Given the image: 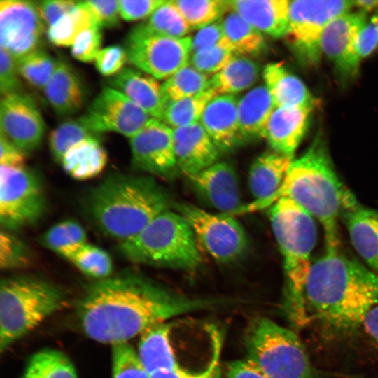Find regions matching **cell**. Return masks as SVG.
Masks as SVG:
<instances>
[{"mask_svg":"<svg viewBox=\"0 0 378 378\" xmlns=\"http://www.w3.org/2000/svg\"><path fill=\"white\" fill-rule=\"evenodd\" d=\"M354 7L359 8V10L365 13L372 10H378V0H358L353 1Z\"/></svg>","mask_w":378,"mask_h":378,"instance_id":"obj_58","label":"cell"},{"mask_svg":"<svg viewBox=\"0 0 378 378\" xmlns=\"http://www.w3.org/2000/svg\"><path fill=\"white\" fill-rule=\"evenodd\" d=\"M16 62L20 76L39 90L45 88L58 64V60L39 48Z\"/></svg>","mask_w":378,"mask_h":378,"instance_id":"obj_40","label":"cell"},{"mask_svg":"<svg viewBox=\"0 0 378 378\" xmlns=\"http://www.w3.org/2000/svg\"><path fill=\"white\" fill-rule=\"evenodd\" d=\"M85 274L101 280L111 276L113 262L109 254L96 246L86 244L69 260Z\"/></svg>","mask_w":378,"mask_h":378,"instance_id":"obj_41","label":"cell"},{"mask_svg":"<svg viewBox=\"0 0 378 378\" xmlns=\"http://www.w3.org/2000/svg\"><path fill=\"white\" fill-rule=\"evenodd\" d=\"M134 169L162 178H170L178 169L174 154L173 129L151 118L130 138Z\"/></svg>","mask_w":378,"mask_h":378,"instance_id":"obj_15","label":"cell"},{"mask_svg":"<svg viewBox=\"0 0 378 378\" xmlns=\"http://www.w3.org/2000/svg\"><path fill=\"white\" fill-rule=\"evenodd\" d=\"M39 241L45 247L68 260L88 244L84 228L74 220L53 225L41 235Z\"/></svg>","mask_w":378,"mask_h":378,"instance_id":"obj_34","label":"cell"},{"mask_svg":"<svg viewBox=\"0 0 378 378\" xmlns=\"http://www.w3.org/2000/svg\"><path fill=\"white\" fill-rule=\"evenodd\" d=\"M109 86L121 92L152 118L162 120L165 102L157 79L136 68L124 67L108 80Z\"/></svg>","mask_w":378,"mask_h":378,"instance_id":"obj_23","label":"cell"},{"mask_svg":"<svg viewBox=\"0 0 378 378\" xmlns=\"http://www.w3.org/2000/svg\"><path fill=\"white\" fill-rule=\"evenodd\" d=\"M216 363L206 370L193 372L180 368L171 371L157 372L150 375V378H216Z\"/></svg>","mask_w":378,"mask_h":378,"instance_id":"obj_56","label":"cell"},{"mask_svg":"<svg viewBox=\"0 0 378 378\" xmlns=\"http://www.w3.org/2000/svg\"><path fill=\"white\" fill-rule=\"evenodd\" d=\"M169 200L150 178L129 174L110 175L92 188L85 209L94 224L120 243L139 233L161 213Z\"/></svg>","mask_w":378,"mask_h":378,"instance_id":"obj_4","label":"cell"},{"mask_svg":"<svg viewBox=\"0 0 378 378\" xmlns=\"http://www.w3.org/2000/svg\"><path fill=\"white\" fill-rule=\"evenodd\" d=\"M106 162V152L96 136L83 139L71 146L60 164L73 178L86 180L98 175Z\"/></svg>","mask_w":378,"mask_h":378,"instance_id":"obj_30","label":"cell"},{"mask_svg":"<svg viewBox=\"0 0 378 378\" xmlns=\"http://www.w3.org/2000/svg\"><path fill=\"white\" fill-rule=\"evenodd\" d=\"M44 27L38 3L21 0L1 1V48L16 61L39 48Z\"/></svg>","mask_w":378,"mask_h":378,"instance_id":"obj_14","label":"cell"},{"mask_svg":"<svg viewBox=\"0 0 378 378\" xmlns=\"http://www.w3.org/2000/svg\"><path fill=\"white\" fill-rule=\"evenodd\" d=\"M1 132L25 153L41 144L46 125L34 99L22 92L1 97Z\"/></svg>","mask_w":378,"mask_h":378,"instance_id":"obj_17","label":"cell"},{"mask_svg":"<svg viewBox=\"0 0 378 378\" xmlns=\"http://www.w3.org/2000/svg\"><path fill=\"white\" fill-rule=\"evenodd\" d=\"M312 111L309 108L276 107L274 109L263 137L273 151L293 157L306 133Z\"/></svg>","mask_w":378,"mask_h":378,"instance_id":"obj_22","label":"cell"},{"mask_svg":"<svg viewBox=\"0 0 378 378\" xmlns=\"http://www.w3.org/2000/svg\"><path fill=\"white\" fill-rule=\"evenodd\" d=\"M43 90L52 108L60 116L74 115L83 105L85 95L82 83L71 66L63 60H58Z\"/></svg>","mask_w":378,"mask_h":378,"instance_id":"obj_28","label":"cell"},{"mask_svg":"<svg viewBox=\"0 0 378 378\" xmlns=\"http://www.w3.org/2000/svg\"><path fill=\"white\" fill-rule=\"evenodd\" d=\"M80 1L71 0H48L38 2L42 20L49 27L71 11Z\"/></svg>","mask_w":378,"mask_h":378,"instance_id":"obj_53","label":"cell"},{"mask_svg":"<svg viewBox=\"0 0 378 378\" xmlns=\"http://www.w3.org/2000/svg\"><path fill=\"white\" fill-rule=\"evenodd\" d=\"M293 160V157L275 151L258 156L248 173V186L255 200L243 204L234 215L255 212L274 204Z\"/></svg>","mask_w":378,"mask_h":378,"instance_id":"obj_18","label":"cell"},{"mask_svg":"<svg viewBox=\"0 0 378 378\" xmlns=\"http://www.w3.org/2000/svg\"><path fill=\"white\" fill-rule=\"evenodd\" d=\"M65 294L57 286L28 275L5 278L0 284V349L3 353L60 309Z\"/></svg>","mask_w":378,"mask_h":378,"instance_id":"obj_7","label":"cell"},{"mask_svg":"<svg viewBox=\"0 0 378 378\" xmlns=\"http://www.w3.org/2000/svg\"><path fill=\"white\" fill-rule=\"evenodd\" d=\"M259 65L244 56H235L222 70L210 78L209 89L218 95H234L250 89L260 74Z\"/></svg>","mask_w":378,"mask_h":378,"instance_id":"obj_31","label":"cell"},{"mask_svg":"<svg viewBox=\"0 0 378 378\" xmlns=\"http://www.w3.org/2000/svg\"><path fill=\"white\" fill-rule=\"evenodd\" d=\"M112 378H150L127 342L112 345Z\"/></svg>","mask_w":378,"mask_h":378,"instance_id":"obj_43","label":"cell"},{"mask_svg":"<svg viewBox=\"0 0 378 378\" xmlns=\"http://www.w3.org/2000/svg\"><path fill=\"white\" fill-rule=\"evenodd\" d=\"M130 261L155 267L192 270L202 262L194 232L178 212L167 210L139 233L119 244Z\"/></svg>","mask_w":378,"mask_h":378,"instance_id":"obj_6","label":"cell"},{"mask_svg":"<svg viewBox=\"0 0 378 378\" xmlns=\"http://www.w3.org/2000/svg\"><path fill=\"white\" fill-rule=\"evenodd\" d=\"M124 48L127 61L155 79H167L190 63L191 37L170 38L148 30L144 23L128 33Z\"/></svg>","mask_w":378,"mask_h":378,"instance_id":"obj_10","label":"cell"},{"mask_svg":"<svg viewBox=\"0 0 378 378\" xmlns=\"http://www.w3.org/2000/svg\"><path fill=\"white\" fill-rule=\"evenodd\" d=\"M195 190L223 214L234 215L242 206L237 174L226 162H217L188 177Z\"/></svg>","mask_w":378,"mask_h":378,"instance_id":"obj_19","label":"cell"},{"mask_svg":"<svg viewBox=\"0 0 378 378\" xmlns=\"http://www.w3.org/2000/svg\"><path fill=\"white\" fill-rule=\"evenodd\" d=\"M97 134L89 130L79 118L66 120L50 133L49 146L57 162H61L67 150L76 143Z\"/></svg>","mask_w":378,"mask_h":378,"instance_id":"obj_42","label":"cell"},{"mask_svg":"<svg viewBox=\"0 0 378 378\" xmlns=\"http://www.w3.org/2000/svg\"><path fill=\"white\" fill-rule=\"evenodd\" d=\"M235 56L228 46L218 45L192 53L190 64L199 71L209 76L222 70Z\"/></svg>","mask_w":378,"mask_h":378,"instance_id":"obj_45","label":"cell"},{"mask_svg":"<svg viewBox=\"0 0 378 378\" xmlns=\"http://www.w3.org/2000/svg\"><path fill=\"white\" fill-rule=\"evenodd\" d=\"M144 24L150 31L170 38L186 37L191 30L174 0H165Z\"/></svg>","mask_w":378,"mask_h":378,"instance_id":"obj_38","label":"cell"},{"mask_svg":"<svg viewBox=\"0 0 378 378\" xmlns=\"http://www.w3.org/2000/svg\"><path fill=\"white\" fill-rule=\"evenodd\" d=\"M218 45H225L232 49L225 38L221 20L198 29L191 37V55Z\"/></svg>","mask_w":378,"mask_h":378,"instance_id":"obj_49","label":"cell"},{"mask_svg":"<svg viewBox=\"0 0 378 378\" xmlns=\"http://www.w3.org/2000/svg\"><path fill=\"white\" fill-rule=\"evenodd\" d=\"M234 11L262 34L286 36L288 30V0H228Z\"/></svg>","mask_w":378,"mask_h":378,"instance_id":"obj_24","label":"cell"},{"mask_svg":"<svg viewBox=\"0 0 378 378\" xmlns=\"http://www.w3.org/2000/svg\"><path fill=\"white\" fill-rule=\"evenodd\" d=\"M16 60L5 50L0 49V91L1 97L22 92Z\"/></svg>","mask_w":378,"mask_h":378,"instance_id":"obj_47","label":"cell"},{"mask_svg":"<svg viewBox=\"0 0 378 378\" xmlns=\"http://www.w3.org/2000/svg\"><path fill=\"white\" fill-rule=\"evenodd\" d=\"M152 118L121 92L104 87L79 118L92 132L119 133L129 138L136 134Z\"/></svg>","mask_w":378,"mask_h":378,"instance_id":"obj_13","label":"cell"},{"mask_svg":"<svg viewBox=\"0 0 378 378\" xmlns=\"http://www.w3.org/2000/svg\"><path fill=\"white\" fill-rule=\"evenodd\" d=\"M174 1L191 29L198 30L218 21L230 11L228 0Z\"/></svg>","mask_w":378,"mask_h":378,"instance_id":"obj_39","label":"cell"},{"mask_svg":"<svg viewBox=\"0 0 378 378\" xmlns=\"http://www.w3.org/2000/svg\"><path fill=\"white\" fill-rule=\"evenodd\" d=\"M378 48V10L368 19L358 40V52L360 60L370 55Z\"/></svg>","mask_w":378,"mask_h":378,"instance_id":"obj_52","label":"cell"},{"mask_svg":"<svg viewBox=\"0 0 378 378\" xmlns=\"http://www.w3.org/2000/svg\"><path fill=\"white\" fill-rule=\"evenodd\" d=\"M275 108L265 85L254 87L238 99L239 126L243 140L263 138L267 123Z\"/></svg>","mask_w":378,"mask_h":378,"instance_id":"obj_29","label":"cell"},{"mask_svg":"<svg viewBox=\"0 0 378 378\" xmlns=\"http://www.w3.org/2000/svg\"><path fill=\"white\" fill-rule=\"evenodd\" d=\"M353 7V1H290L286 36L304 62L313 65L319 62L321 38L326 27Z\"/></svg>","mask_w":378,"mask_h":378,"instance_id":"obj_12","label":"cell"},{"mask_svg":"<svg viewBox=\"0 0 378 378\" xmlns=\"http://www.w3.org/2000/svg\"><path fill=\"white\" fill-rule=\"evenodd\" d=\"M225 38L236 55L260 53L265 46L263 34L234 11L230 10L221 19Z\"/></svg>","mask_w":378,"mask_h":378,"instance_id":"obj_32","label":"cell"},{"mask_svg":"<svg viewBox=\"0 0 378 378\" xmlns=\"http://www.w3.org/2000/svg\"><path fill=\"white\" fill-rule=\"evenodd\" d=\"M95 25L99 26L95 17L85 2L80 1L75 8L49 27L47 34L55 46H72L82 32Z\"/></svg>","mask_w":378,"mask_h":378,"instance_id":"obj_33","label":"cell"},{"mask_svg":"<svg viewBox=\"0 0 378 378\" xmlns=\"http://www.w3.org/2000/svg\"><path fill=\"white\" fill-rule=\"evenodd\" d=\"M237 105L234 95H218L210 100L201 116L200 123L220 151H229L243 141Z\"/></svg>","mask_w":378,"mask_h":378,"instance_id":"obj_21","label":"cell"},{"mask_svg":"<svg viewBox=\"0 0 378 378\" xmlns=\"http://www.w3.org/2000/svg\"><path fill=\"white\" fill-rule=\"evenodd\" d=\"M341 217L354 248L368 267L378 274V211L357 203Z\"/></svg>","mask_w":378,"mask_h":378,"instance_id":"obj_25","label":"cell"},{"mask_svg":"<svg viewBox=\"0 0 378 378\" xmlns=\"http://www.w3.org/2000/svg\"><path fill=\"white\" fill-rule=\"evenodd\" d=\"M287 197L321 224L326 248L339 247L338 219L358 202L338 177L324 140L318 136L307 150L293 159L275 202Z\"/></svg>","mask_w":378,"mask_h":378,"instance_id":"obj_3","label":"cell"},{"mask_svg":"<svg viewBox=\"0 0 378 378\" xmlns=\"http://www.w3.org/2000/svg\"><path fill=\"white\" fill-rule=\"evenodd\" d=\"M102 28L95 25L82 32L71 46L72 56L83 62L95 60L101 50Z\"/></svg>","mask_w":378,"mask_h":378,"instance_id":"obj_46","label":"cell"},{"mask_svg":"<svg viewBox=\"0 0 378 378\" xmlns=\"http://www.w3.org/2000/svg\"><path fill=\"white\" fill-rule=\"evenodd\" d=\"M214 303L176 296L128 272L90 284L77 302L76 315L88 337L113 345L127 342L169 318Z\"/></svg>","mask_w":378,"mask_h":378,"instance_id":"obj_1","label":"cell"},{"mask_svg":"<svg viewBox=\"0 0 378 378\" xmlns=\"http://www.w3.org/2000/svg\"><path fill=\"white\" fill-rule=\"evenodd\" d=\"M272 232L284 260L286 292L284 309L296 326L308 321L304 288L317 240L314 218L289 198L281 197L270 209Z\"/></svg>","mask_w":378,"mask_h":378,"instance_id":"obj_5","label":"cell"},{"mask_svg":"<svg viewBox=\"0 0 378 378\" xmlns=\"http://www.w3.org/2000/svg\"><path fill=\"white\" fill-rule=\"evenodd\" d=\"M362 325L367 333L378 344V304L374 305L368 311Z\"/></svg>","mask_w":378,"mask_h":378,"instance_id":"obj_57","label":"cell"},{"mask_svg":"<svg viewBox=\"0 0 378 378\" xmlns=\"http://www.w3.org/2000/svg\"><path fill=\"white\" fill-rule=\"evenodd\" d=\"M244 344L247 358L269 378H317L305 347L293 330L270 318L255 319L248 326Z\"/></svg>","mask_w":378,"mask_h":378,"instance_id":"obj_8","label":"cell"},{"mask_svg":"<svg viewBox=\"0 0 378 378\" xmlns=\"http://www.w3.org/2000/svg\"><path fill=\"white\" fill-rule=\"evenodd\" d=\"M227 378H269L267 375L248 358L235 360L226 365Z\"/></svg>","mask_w":378,"mask_h":378,"instance_id":"obj_54","label":"cell"},{"mask_svg":"<svg viewBox=\"0 0 378 378\" xmlns=\"http://www.w3.org/2000/svg\"><path fill=\"white\" fill-rule=\"evenodd\" d=\"M216 96L209 89L197 95L169 102L165 105L162 121L172 129L200 122L207 104Z\"/></svg>","mask_w":378,"mask_h":378,"instance_id":"obj_37","label":"cell"},{"mask_svg":"<svg viewBox=\"0 0 378 378\" xmlns=\"http://www.w3.org/2000/svg\"><path fill=\"white\" fill-rule=\"evenodd\" d=\"M368 20L367 13L349 11L333 19L321 38V50L346 80L357 76L360 59L358 52L359 34Z\"/></svg>","mask_w":378,"mask_h":378,"instance_id":"obj_16","label":"cell"},{"mask_svg":"<svg viewBox=\"0 0 378 378\" xmlns=\"http://www.w3.org/2000/svg\"><path fill=\"white\" fill-rule=\"evenodd\" d=\"M262 77L275 107L314 108L316 101L305 84L282 63L267 64Z\"/></svg>","mask_w":378,"mask_h":378,"instance_id":"obj_26","label":"cell"},{"mask_svg":"<svg viewBox=\"0 0 378 378\" xmlns=\"http://www.w3.org/2000/svg\"><path fill=\"white\" fill-rule=\"evenodd\" d=\"M209 76L199 71L189 63L161 84L165 105L205 92L209 89Z\"/></svg>","mask_w":378,"mask_h":378,"instance_id":"obj_36","label":"cell"},{"mask_svg":"<svg viewBox=\"0 0 378 378\" xmlns=\"http://www.w3.org/2000/svg\"><path fill=\"white\" fill-rule=\"evenodd\" d=\"M304 300L307 313L325 326L353 331L378 302V274L338 248H326L312 264Z\"/></svg>","mask_w":378,"mask_h":378,"instance_id":"obj_2","label":"cell"},{"mask_svg":"<svg viewBox=\"0 0 378 378\" xmlns=\"http://www.w3.org/2000/svg\"><path fill=\"white\" fill-rule=\"evenodd\" d=\"M165 0H120V15L126 21L149 18Z\"/></svg>","mask_w":378,"mask_h":378,"instance_id":"obj_51","label":"cell"},{"mask_svg":"<svg viewBox=\"0 0 378 378\" xmlns=\"http://www.w3.org/2000/svg\"><path fill=\"white\" fill-rule=\"evenodd\" d=\"M99 26L106 28H113L119 24V1L97 0L85 1Z\"/></svg>","mask_w":378,"mask_h":378,"instance_id":"obj_50","label":"cell"},{"mask_svg":"<svg viewBox=\"0 0 378 378\" xmlns=\"http://www.w3.org/2000/svg\"><path fill=\"white\" fill-rule=\"evenodd\" d=\"M31 262V255L26 244L10 231L1 230L0 267L2 270L20 269Z\"/></svg>","mask_w":378,"mask_h":378,"instance_id":"obj_44","label":"cell"},{"mask_svg":"<svg viewBox=\"0 0 378 378\" xmlns=\"http://www.w3.org/2000/svg\"><path fill=\"white\" fill-rule=\"evenodd\" d=\"M176 208L191 227L200 249L216 261L231 262L246 252V232L232 215L213 214L189 203L177 204Z\"/></svg>","mask_w":378,"mask_h":378,"instance_id":"obj_11","label":"cell"},{"mask_svg":"<svg viewBox=\"0 0 378 378\" xmlns=\"http://www.w3.org/2000/svg\"><path fill=\"white\" fill-rule=\"evenodd\" d=\"M178 169L187 177L218 162L220 150L200 122L173 129Z\"/></svg>","mask_w":378,"mask_h":378,"instance_id":"obj_20","label":"cell"},{"mask_svg":"<svg viewBox=\"0 0 378 378\" xmlns=\"http://www.w3.org/2000/svg\"><path fill=\"white\" fill-rule=\"evenodd\" d=\"M94 61L96 67L101 74L113 76L124 68L127 56L124 47L111 46L101 49Z\"/></svg>","mask_w":378,"mask_h":378,"instance_id":"obj_48","label":"cell"},{"mask_svg":"<svg viewBox=\"0 0 378 378\" xmlns=\"http://www.w3.org/2000/svg\"><path fill=\"white\" fill-rule=\"evenodd\" d=\"M20 378H78L74 365L62 352L44 349L34 354Z\"/></svg>","mask_w":378,"mask_h":378,"instance_id":"obj_35","label":"cell"},{"mask_svg":"<svg viewBox=\"0 0 378 378\" xmlns=\"http://www.w3.org/2000/svg\"><path fill=\"white\" fill-rule=\"evenodd\" d=\"M171 332L172 325L164 322L148 328L141 335L137 354L150 376L182 368L172 346Z\"/></svg>","mask_w":378,"mask_h":378,"instance_id":"obj_27","label":"cell"},{"mask_svg":"<svg viewBox=\"0 0 378 378\" xmlns=\"http://www.w3.org/2000/svg\"><path fill=\"white\" fill-rule=\"evenodd\" d=\"M25 153L18 148L3 134H0V164L12 168L24 167Z\"/></svg>","mask_w":378,"mask_h":378,"instance_id":"obj_55","label":"cell"},{"mask_svg":"<svg viewBox=\"0 0 378 378\" xmlns=\"http://www.w3.org/2000/svg\"><path fill=\"white\" fill-rule=\"evenodd\" d=\"M48 202L38 174L24 167L0 165V224L13 232L37 224Z\"/></svg>","mask_w":378,"mask_h":378,"instance_id":"obj_9","label":"cell"}]
</instances>
